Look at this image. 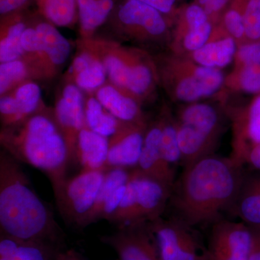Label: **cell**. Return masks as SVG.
Returning <instances> with one entry per match:
<instances>
[{"instance_id":"1","label":"cell","mask_w":260,"mask_h":260,"mask_svg":"<svg viewBox=\"0 0 260 260\" xmlns=\"http://www.w3.org/2000/svg\"><path fill=\"white\" fill-rule=\"evenodd\" d=\"M244 168L231 158L214 155L184 167L168 205L172 217L194 229L223 219L237 198Z\"/></svg>"},{"instance_id":"2","label":"cell","mask_w":260,"mask_h":260,"mask_svg":"<svg viewBox=\"0 0 260 260\" xmlns=\"http://www.w3.org/2000/svg\"><path fill=\"white\" fill-rule=\"evenodd\" d=\"M1 234L22 240L55 244L61 229L51 210L32 190L20 162L0 153Z\"/></svg>"},{"instance_id":"3","label":"cell","mask_w":260,"mask_h":260,"mask_svg":"<svg viewBox=\"0 0 260 260\" xmlns=\"http://www.w3.org/2000/svg\"><path fill=\"white\" fill-rule=\"evenodd\" d=\"M1 144L18 161L44 173L54 196H58L68 179L71 162L68 143L54 114L41 111L20 124L3 127Z\"/></svg>"},{"instance_id":"4","label":"cell","mask_w":260,"mask_h":260,"mask_svg":"<svg viewBox=\"0 0 260 260\" xmlns=\"http://www.w3.org/2000/svg\"><path fill=\"white\" fill-rule=\"evenodd\" d=\"M86 47L102 61L113 85L135 99L146 95L153 88V64L141 51L103 41L89 42Z\"/></svg>"},{"instance_id":"5","label":"cell","mask_w":260,"mask_h":260,"mask_svg":"<svg viewBox=\"0 0 260 260\" xmlns=\"http://www.w3.org/2000/svg\"><path fill=\"white\" fill-rule=\"evenodd\" d=\"M165 80L172 96L183 103L198 102L213 95L225 83L221 70L174 58L166 68Z\"/></svg>"},{"instance_id":"6","label":"cell","mask_w":260,"mask_h":260,"mask_svg":"<svg viewBox=\"0 0 260 260\" xmlns=\"http://www.w3.org/2000/svg\"><path fill=\"white\" fill-rule=\"evenodd\" d=\"M161 260H209L207 246L194 228L161 217L148 223Z\"/></svg>"},{"instance_id":"7","label":"cell","mask_w":260,"mask_h":260,"mask_svg":"<svg viewBox=\"0 0 260 260\" xmlns=\"http://www.w3.org/2000/svg\"><path fill=\"white\" fill-rule=\"evenodd\" d=\"M26 56L38 69L48 76L64 64L70 56L71 46L68 39L49 22H42L27 27L21 38Z\"/></svg>"},{"instance_id":"8","label":"cell","mask_w":260,"mask_h":260,"mask_svg":"<svg viewBox=\"0 0 260 260\" xmlns=\"http://www.w3.org/2000/svg\"><path fill=\"white\" fill-rule=\"evenodd\" d=\"M107 170L81 171L67 179L56 197V205L68 223L81 228L91 211L105 178Z\"/></svg>"},{"instance_id":"9","label":"cell","mask_w":260,"mask_h":260,"mask_svg":"<svg viewBox=\"0 0 260 260\" xmlns=\"http://www.w3.org/2000/svg\"><path fill=\"white\" fill-rule=\"evenodd\" d=\"M253 230L242 221L221 219L211 226L207 246L209 260H249Z\"/></svg>"},{"instance_id":"10","label":"cell","mask_w":260,"mask_h":260,"mask_svg":"<svg viewBox=\"0 0 260 260\" xmlns=\"http://www.w3.org/2000/svg\"><path fill=\"white\" fill-rule=\"evenodd\" d=\"M101 240L114 249L120 260H161L148 223L118 228Z\"/></svg>"},{"instance_id":"11","label":"cell","mask_w":260,"mask_h":260,"mask_svg":"<svg viewBox=\"0 0 260 260\" xmlns=\"http://www.w3.org/2000/svg\"><path fill=\"white\" fill-rule=\"evenodd\" d=\"M119 25L129 35L142 39H160L167 34L164 15L138 0H125L116 13Z\"/></svg>"},{"instance_id":"12","label":"cell","mask_w":260,"mask_h":260,"mask_svg":"<svg viewBox=\"0 0 260 260\" xmlns=\"http://www.w3.org/2000/svg\"><path fill=\"white\" fill-rule=\"evenodd\" d=\"M83 95L75 84L63 89L56 104L54 116L69 148L70 162L75 164V146L80 130L85 125Z\"/></svg>"},{"instance_id":"13","label":"cell","mask_w":260,"mask_h":260,"mask_svg":"<svg viewBox=\"0 0 260 260\" xmlns=\"http://www.w3.org/2000/svg\"><path fill=\"white\" fill-rule=\"evenodd\" d=\"M147 128L146 123H123L117 133L109 138L106 170L134 169L138 166Z\"/></svg>"},{"instance_id":"14","label":"cell","mask_w":260,"mask_h":260,"mask_svg":"<svg viewBox=\"0 0 260 260\" xmlns=\"http://www.w3.org/2000/svg\"><path fill=\"white\" fill-rule=\"evenodd\" d=\"M135 200L140 223H150L162 216L169 205L172 188L160 181L133 169Z\"/></svg>"},{"instance_id":"15","label":"cell","mask_w":260,"mask_h":260,"mask_svg":"<svg viewBox=\"0 0 260 260\" xmlns=\"http://www.w3.org/2000/svg\"><path fill=\"white\" fill-rule=\"evenodd\" d=\"M42 91L37 84L25 82L13 93L0 99V114L3 127L20 124L30 116L41 112Z\"/></svg>"},{"instance_id":"16","label":"cell","mask_w":260,"mask_h":260,"mask_svg":"<svg viewBox=\"0 0 260 260\" xmlns=\"http://www.w3.org/2000/svg\"><path fill=\"white\" fill-rule=\"evenodd\" d=\"M161 119L147 128L144 143L136 169L141 174L173 187L176 181V171L164 160L160 147Z\"/></svg>"},{"instance_id":"17","label":"cell","mask_w":260,"mask_h":260,"mask_svg":"<svg viewBox=\"0 0 260 260\" xmlns=\"http://www.w3.org/2000/svg\"><path fill=\"white\" fill-rule=\"evenodd\" d=\"M260 143V94L234 119L232 160L243 166L248 152Z\"/></svg>"},{"instance_id":"18","label":"cell","mask_w":260,"mask_h":260,"mask_svg":"<svg viewBox=\"0 0 260 260\" xmlns=\"http://www.w3.org/2000/svg\"><path fill=\"white\" fill-rule=\"evenodd\" d=\"M229 213L251 229H260V172H245Z\"/></svg>"},{"instance_id":"19","label":"cell","mask_w":260,"mask_h":260,"mask_svg":"<svg viewBox=\"0 0 260 260\" xmlns=\"http://www.w3.org/2000/svg\"><path fill=\"white\" fill-rule=\"evenodd\" d=\"M238 47L235 39L220 26L218 30L214 29L209 42L190 54V59L201 66L220 70L235 59Z\"/></svg>"},{"instance_id":"20","label":"cell","mask_w":260,"mask_h":260,"mask_svg":"<svg viewBox=\"0 0 260 260\" xmlns=\"http://www.w3.org/2000/svg\"><path fill=\"white\" fill-rule=\"evenodd\" d=\"M109 138L85 126L80 130L75 146V164L81 171L106 170Z\"/></svg>"},{"instance_id":"21","label":"cell","mask_w":260,"mask_h":260,"mask_svg":"<svg viewBox=\"0 0 260 260\" xmlns=\"http://www.w3.org/2000/svg\"><path fill=\"white\" fill-rule=\"evenodd\" d=\"M96 99L119 120L126 123H145L138 100L114 85L98 89Z\"/></svg>"},{"instance_id":"22","label":"cell","mask_w":260,"mask_h":260,"mask_svg":"<svg viewBox=\"0 0 260 260\" xmlns=\"http://www.w3.org/2000/svg\"><path fill=\"white\" fill-rule=\"evenodd\" d=\"M59 251L50 243L22 240L1 234L0 260H55Z\"/></svg>"},{"instance_id":"23","label":"cell","mask_w":260,"mask_h":260,"mask_svg":"<svg viewBox=\"0 0 260 260\" xmlns=\"http://www.w3.org/2000/svg\"><path fill=\"white\" fill-rule=\"evenodd\" d=\"M71 73L75 85L87 91L100 88L107 80V70L99 56L85 46L75 56Z\"/></svg>"},{"instance_id":"24","label":"cell","mask_w":260,"mask_h":260,"mask_svg":"<svg viewBox=\"0 0 260 260\" xmlns=\"http://www.w3.org/2000/svg\"><path fill=\"white\" fill-rule=\"evenodd\" d=\"M177 122L192 127L202 134L216 141L220 131L218 110L210 104L191 103L179 112Z\"/></svg>"},{"instance_id":"25","label":"cell","mask_w":260,"mask_h":260,"mask_svg":"<svg viewBox=\"0 0 260 260\" xmlns=\"http://www.w3.org/2000/svg\"><path fill=\"white\" fill-rule=\"evenodd\" d=\"M26 28V23L16 13L4 17L1 25V63L17 60L25 54L22 47L21 38Z\"/></svg>"},{"instance_id":"26","label":"cell","mask_w":260,"mask_h":260,"mask_svg":"<svg viewBox=\"0 0 260 260\" xmlns=\"http://www.w3.org/2000/svg\"><path fill=\"white\" fill-rule=\"evenodd\" d=\"M80 31L90 37L106 21L114 7V0H77Z\"/></svg>"},{"instance_id":"27","label":"cell","mask_w":260,"mask_h":260,"mask_svg":"<svg viewBox=\"0 0 260 260\" xmlns=\"http://www.w3.org/2000/svg\"><path fill=\"white\" fill-rule=\"evenodd\" d=\"M85 125L89 129L107 138L115 135L124 123L93 97H90L85 103Z\"/></svg>"},{"instance_id":"28","label":"cell","mask_w":260,"mask_h":260,"mask_svg":"<svg viewBox=\"0 0 260 260\" xmlns=\"http://www.w3.org/2000/svg\"><path fill=\"white\" fill-rule=\"evenodd\" d=\"M132 170L133 169H124V168H113L107 170L96 201L91 211L84 220L81 228L88 226L90 224L95 223L99 220V214L102 211L103 207L106 204L108 200L114 194L116 189L127 183L131 175Z\"/></svg>"},{"instance_id":"29","label":"cell","mask_w":260,"mask_h":260,"mask_svg":"<svg viewBox=\"0 0 260 260\" xmlns=\"http://www.w3.org/2000/svg\"><path fill=\"white\" fill-rule=\"evenodd\" d=\"M41 14L56 26L73 25L78 16L77 0H36Z\"/></svg>"},{"instance_id":"30","label":"cell","mask_w":260,"mask_h":260,"mask_svg":"<svg viewBox=\"0 0 260 260\" xmlns=\"http://www.w3.org/2000/svg\"><path fill=\"white\" fill-rule=\"evenodd\" d=\"M245 0H232L222 15L220 27L235 39L238 45L246 43L243 10Z\"/></svg>"},{"instance_id":"31","label":"cell","mask_w":260,"mask_h":260,"mask_svg":"<svg viewBox=\"0 0 260 260\" xmlns=\"http://www.w3.org/2000/svg\"><path fill=\"white\" fill-rule=\"evenodd\" d=\"M161 141L160 147L162 157L169 167L176 171V168L181 164V153L178 141L177 128L176 121L170 118L161 119Z\"/></svg>"},{"instance_id":"32","label":"cell","mask_w":260,"mask_h":260,"mask_svg":"<svg viewBox=\"0 0 260 260\" xmlns=\"http://www.w3.org/2000/svg\"><path fill=\"white\" fill-rule=\"evenodd\" d=\"M214 29L215 28L213 22L208 20L206 23L198 26L177 32L176 41L180 44L181 47L184 51L191 54L209 42L210 38L213 36Z\"/></svg>"},{"instance_id":"33","label":"cell","mask_w":260,"mask_h":260,"mask_svg":"<svg viewBox=\"0 0 260 260\" xmlns=\"http://www.w3.org/2000/svg\"><path fill=\"white\" fill-rule=\"evenodd\" d=\"M28 65L20 59L1 63L0 65V93L4 95L22 83L29 73Z\"/></svg>"},{"instance_id":"34","label":"cell","mask_w":260,"mask_h":260,"mask_svg":"<svg viewBox=\"0 0 260 260\" xmlns=\"http://www.w3.org/2000/svg\"><path fill=\"white\" fill-rule=\"evenodd\" d=\"M232 83L234 87L244 93L260 94V63L234 70Z\"/></svg>"},{"instance_id":"35","label":"cell","mask_w":260,"mask_h":260,"mask_svg":"<svg viewBox=\"0 0 260 260\" xmlns=\"http://www.w3.org/2000/svg\"><path fill=\"white\" fill-rule=\"evenodd\" d=\"M246 43L260 41V0H245L243 10ZM245 44V43H244Z\"/></svg>"},{"instance_id":"36","label":"cell","mask_w":260,"mask_h":260,"mask_svg":"<svg viewBox=\"0 0 260 260\" xmlns=\"http://www.w3.org/2000/svg\"><path fill=\"white\" fill-rule=\"evenodd\" d=\"M234 60L235 69L260 63V41L239 45Z\"/></svg>"},{"instance_id":"37","label":"cell","mask_w":260,"mask_h":260,"mask_svg":"<svg viewBox=\"0 0 260 260\" xmlns=\"http://www.w3.org/2000/svg\"><path fill=\"white\" fill-rule=\"evenodd\" d=\"M197 2L206 12L210 20L215 24L220 20L223 12L232 0H197Z\"/></svg>"},{"instance_id":"38","label":"cell","mask_w":260,"mask_h":260,"mask_svg":"<svg viewBox=\"0 0 260 260\" xmlns=\"http://www.w3.org/2000/svg\"><path fill=\"white\" fill-rule=\"evenodd\" d=\"M155 8L165 16L171 15L175 9L177 0H138Z\"/></svg>"},{"instance_id":"39","label":"cell","mask_w":260,"mask_h":260,"mask_svg":"<svg viewBox=\"0 0 260 260\" xmlns=\"http://www.w3.org/2000/svg\"><path fill=\"white\" fill-rule=\"evenodd\" d=\"M29 1L30 0H0V14L4 17L14 14Z\"/></svg>"},{"instance_id":"40","label":"cell","mask_w":260,"mask_h":260,"mask_svg":"<svg viewBox=\"0 0 260 260\" xmlns=\"http://www.w3.org/2000/svg\"><path fill=\"white\" fill-rule=\"evenodd\" d=\"M243 166L249 167L251 172H260V143L248 152L243 161Z\"/></svg>"},{"instance_id":"41","label":"cell","mask_w":260,"mask_h":260,"mask_svg":"<svg viewBox=\"0 0 260 260\" xmlns=\"http://www.w3.org/2000/svg\"><path fill=\"white\" fill-rule=\"evenodd\" d=\"M253 244L249 260H260V229H252Z\"/></svg>"},{"instance_id":"42","label":"cell","mask_w":260,"mask_h":260,"mask_svg":"<svg viewBox=\"0 0 260 260\" xmlns=\"http://www.w3.org/2000/svg\"><path fill=\"white\" fill-rule=\"evenodd\" d=\"M55 260H84L75 251L70 250L64 252H59L56 256Z\"/></svg>"}]
</instances>
